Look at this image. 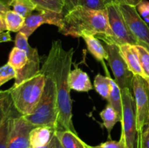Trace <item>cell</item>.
<instances>
[{
    "mask_svg": "<svg viewBox=\"0 0 149 148\" xmlns=\"http://www.w3.org/2000/svg\"><path fill=\"white\" fill-rule=\"evenodd\" d=\"M74 48L65 50L60 40L54 41L40 72L53 80L57 91L58 118L56 131L66 130L78 134L72 121V103L68 85Z\"/></svg>",
    "mask_w": 149,
    "mask_h": 148,
    "instance_id": "cell-1",
    "label": "cell"
},
{
    "mask_svg": "<svg viewBox=\"0 0 149 148\" xmlns=\"http://www.w3.org/2000/svg\"><path fill=\"white\" fill-rule=\"evenodd\" d=\"M58 31L63 35L73 37H81L88 34L96 38H113L106 10H93L80 5L64 14L62 27Z\"/></svg>",
    "mask_w": 149,
    "mask_h": 148,
    "instance_id": "cell-2",
    "label": "cell"
},
{
    "mask_svg": "<svg viewBox=\"0 0 149 148\" xmlns=\"http://www.w3.org/2000/svg\"><path fill=\"white\" fill-rule=\"evenodd\" d=\"M46 77L42 73L9 89L13 105L21 115H28L39 103L45 89Z\"/></svg>",
    "mask_w": 149,
    "mask_h": 148,
    "instance_id": "cell-3",
    "label": "cell"
},
{
    "mask_svg": "<svg viewBox=\"0 0 149 148\" xmlns=\"http://www.w3.org/2000/svg\"><path fill=\"white\" fill-rule=\"evenodd\" d=\"M45 77V89L39 103L30 115L23 116L32 126H49L57 130L59 112L56 87L53 80Z\"/></svg>",
    "mask_w": 149,
    "mask_h": 148,
    "instance_id": "cell-4",
    "label": "cell"
},
{
    "mask_svg": "<svg viewBox=\"0 0 149 148\" xmlns=\"http://www.w3.org/2000/svg\"><path fill=\"white\" fill-rule=\"evenodd\" d=\"M122 100V117L121 120V142L127 148H136L138 132L136 128V108L133 93L129 89L121 90Z\"/></svg>",
    "mask_w": 149,
    "mask_h": 148,
    "instance_id": "cell-5",
    "label": "cell"
},
{
    "mask_svg": "<svg viewBox=\"0 0 149 148\" xmlns=\"http://www.w3.org/2000/svg\"><path fill=\"white\" fill-rule=\"evenodd\" d=\"M104 47L109 55L108 61L113 75L114 81L120 89H129L132 91V78L134 74L128 68L121 54L119 44L115 42H104Z\"/></svg>",
    "mask_w": 149,
    "mask_h": 148,
    "instance_id": "cell-6",
    "label": "cell"
},
{
    "mask_svg": "<svg viewBox=\"0 0 149 148\" xmlns=\"http://www.w3.org/2000/svg\"><path fill=\"white\" fill-rule=\"evenodd\" d=\"M106 10L108 23L113 35V38L109 39H113L118 44L138 45V41L130 30L119 8V4L115 1H111L108 4Z\"/></svg>",
    "mask_w": 149,
    "mask_h": 148,
    "instance_id": "cell-7",
    "label": "cell"
},
{
    "mask_svg": "<svg viewBox=\"0 0 149 148\" xmlns=\"http://www.w3.org/2000/svg\"><path fill=\"white\" fill-rule=\"evenodd\" d=\"M132 93L136 108V128L138 133L149 124V83L140 75L132 78Z\"/></svg>",
    "mask_w": 149,
    "mask_h": 148,
    "instance_id": "cell-8",
    "label": "cell"
},
{
    "mask_svg": "<svg viewBox=\"0 0 149 148\" xmlns=\"http://www.w3.org/2000/svg\"><path fill=\"white\" fill-rule=\"evenodd\" d=\"M15 44L16 47L26 51L29 58L28 63L25 68L16 72L15 81L13 86H17L40 73V57L38 54L37 49L29 45L28 38L20 31L17 32L16 34Z\"/></svg>",
    "mask_w": 149,
    "mask_h": 148,
    "instance_id": "cell-9",
    "label": "cell"
},
{
    "mask_svg": "<svg viewBox=\"0 0 149 148\" xmlns=\"http://www.w3.org/2000/svg\"><path fill=\"white\" fill-rule=\"evenodd\" d=\"M119 4V3H118ZM124 18L138 44L149 46V23L141 17L136 7L119 4Z\"/></svg>",
    "mask_w": 149,
    "mask_h": 148,
    "instance_id": "cell-10",
    "label": "cell"
},
{
    "mask_svg": "<svg viewBox=\"0 0 149 148\" xmlns=\"http://www.w3.org/2000/svg\"><path fill=\"white\" fill-rule=\"evenodd\" d=\"M34 127L21 115L15 116L11 123L7 148H29V133Z\"/></svg>",
    "mask_w": 149,
    "mask_h": 148,
    "instance_id": "cell-11",
    "label": "cell"
},
{
    "mask_svg": "<svg viewBox=\"0 0 149 148\" xmlns=\"http://www.w3.org/2000/svg\"><path fill=\"white\" fill-rule=\"evenodd\" d=\"M36 14L32 13L26 18L25 24L20 32L29 38L38 28L43 24H50L57 26L58 29L62 27L64 13H58L47 10L37 11Z\"/></svg>",
    "mask_w": 149,
    "mask_h": 148,
    "instance_id": "cell-12",
    "label": "cell"
},
{
    "mask_svg": "<svg viewBox=\"0 0 149 148\" xmlns=\"http://www.w3.org/2000/svg\"><path fill=\"white\" fill-rule=\"evenodd\" d=\"M15 112L17 111L13 105L8 89L0 104V148H7L11 123L16 115Z\"/></svg>",
    "mask_w": 149,
    "mask_h": 148,
    "instance_id": "cell-13",
    "label": "cell"
},
{
    "mask_svg": "<svg viewBox=\"0 0 149 148\" xmlns=\"http://www.w3.org/2000/svg\"><path fill=\"white\" fill-rule=\"evenodd\" d=\"M121 54L125 59L128 68L134 75H140L144 78V74L140 63L139 55L136 45L130 44H119Z\"/></svg>",
    "mask_w": 149,
    "mask_h": 148,
    "instance_id": "cell-14",
    "label": "cell"
},
{
    "mask_svg": "<svg viewBox=\"0 0 149 148\" xmlns=\"http://www.w3.org/2000/svg\"><path fill=\"white\" fill-rule=\"evenodd\" d=\"M55 129L49 126H35L29 133V148L46 146L55 135Z\"/></svg>",
    "mask_w": 149,
    "mask_h": 148,
    "instance_id": "cell-15",
    "label": "cell"
},
{
    "mask_svg": "<svg viewBox=\"0 0 149 148\" xmlns=\"http://www.w3.org/2000/svg\"><path fill=\"white\" fill-rule=\"evenodd\" d=\"M68 85L71 89L79 92H88L93 87L88 74L80 68L71 71L68 75Z\"/></svg>",
    "mask_w": 149,
    "mask_h": 148,
    "instance_id": "cell-16",
    "label": "cell"
},
{
    "mask_svg": "<svg viewBox=\"0 0 149 148\" xmlns=\"http://www.w3.org/2000/svg\"><path fill=\"white\" fill-rule=\"evenodd\" d=\"M81 38L85 41L87 46V49H88L89 52L93 55V57L97 61H99L104 66L106 74L109 75V72L107 70V68H106V65L104 63L105 59H107L108 60L109 55H108L104 46L100 43L98 39L96 38L95 36H93V35L84 34L83 36H81Z\"/></svg>",
    "mask_w": 149,
    "mask_h": 148,
    "instance_id": "cell-17",
    "label": "cell"
},
{
    "mask_svg": "<svg viewBox=\"0 0 149 148\" xmlns=\"http://www.w3.org/2000/svg\"><path fill=\"white\" fill-rule=\"evenodd\" d=\"M55 135L63 148H87L88 145L70 131H55Z\"/></svg>",
    "mask_w": 149,
    "mask_h": 148,
    "instance_id": "cell-18",
    "label": "cell"
},
{
    "mask_svg": "<svg viewBox=\"0 0 149 148\" xmlns=\"http://www.w3.org/2000/svg\"><path fill=\"white\" fill-rule=\"evenodd\" d=\"M100 118L103 120V126L107 130L109 136H111V132L116 123L121 121V118L116 110L113 108L110 103H108L100 113Z\"/></svg>",
    "mask_w": 149,
    "mask_h": 148,
    "instance_id": "cell-19",
    "label": "cell"
},
{
    "mask_svg": "<svg viewBox=\"0 0 149 148\" xmlns=\"http://www.w3.org/2000/svg\"><path fill=\"white\" fill-rule=\"evenodd\" d=\"M29 58L26 51L15 46L10 52L7 63L10 64L16 72L21 71L28 63Z\"/></svg>",
    "mask_w": 149,
    "mask_h": 148,
    "instance_id": "cell-20",
    "label": "cell"
},
{
    "mask_svg": "<svg viewBox=\"0 0 149 148\" xmlns=\"http://www.w3.org/2000/svg\"><path fill=\"white\" fill-rule=\"evenodd\" d=\"M112 78L109 75L107 76L98 73L94 79V87L96 91L105 100H109L112 90Z\"/></svg>",
    "mask_w": 149,
    "mask_h": 148,
    "instance_id": "cell-21",
    "label": "cell"
},
{
    "mask_svg": "<svg viewBox=\"0 0 149 148\" xmlns=\"http://www.w3.org/2000/svg\"><path fill=\"white\" fill-rule=\"evenodd\" d=\"M8 4L13 7V11L25 18L31 15L36 10V5L33 0H10Z\"/></svg>",
    "mask_w": 149,
    "mask_h": 148,
    "instance_id": "cell-22",
    "label": "cell"
},
{
    "mask_svg": "<svg viewBox=\"0 0 149 148\" xmlns=\"http://www.w3.org/2000/svg\"><path fill=\"white\" fill-rule=\"evenodd\" d=\"M36 5V11L47 10L58 13H64L66 0H33Z\"/></svg>",
    "mask_w": 149,
    "mask_h": 148,
    "instance_id": "cell-23",
    "label": "cell"
},
{
    "mask_svg": "<svg viewBox=\"0 0 149 148\" xmlns=\"http://www.w3.org/2000/svg\"><path fill=\"white\" fill-rule=\"evenodd\" d=\"M4 21L7 26V30L17 33L23 28L26 18L19 15L18 13L10 10L6 14Z\"/></svg>",
    "mask_w": 149,
    "mask_h": 148,
    "instance_id": "cell-24",
    "label": "cell"
},
{
    "mask_svg": "<svg viewBox=\"0 0 149 148\" xmlns=\"http://www.w3.org/2000/svg\"><path fill=\"white\" fill-rule=\"evenodd\" d=\"M112 83V90L111 91L110 97L109 99V103H110L111 105L113 107L116 111V113L119 114L122 120V92L121 89L117 85L114 80H111ZM121 122V121H120Z\"/></svg>",
    "mask_w": 149,
    "mask_h": 148,
    "instance_id": "cell-25",
    "label": "cell"
},
{
    "mask_svg": "<svg viewBox=\"0 0 149 148\" xmlns=\"http://www.w3.org/2000/svg\"><path fill=\"white\" fill-rule=\"evenodd\" d=\"M139 55L140 63L144 74V78L149 83V52L145 46L141 44L136 45Z\"/></svg>",
    "mask_w": 149,
    "mask_h": 148,
    "instance_id": "cell-26",
    "label": "cell"
},
{
    "mask_svg": "<svg viewBox=\"0 0 149 148\" xmlns=\"http://www.w3.org/2000/svg\"><path fill=\"white\" fill-rule=\"evenodd\" d=\"M114 0H79V5L96 10H106L108 4Z\"/></svg>",
    "mask_w": 149,
    "mask_h": 148,
    "instance_id": "cell-27",
    "label": "cell"
},
{
    "mask_svg": "<svg viewBox=\"0 0 149 148\" xmlns=\"http://www.w3.org/2000/svg\"><path fill=\"white\" fill-rule=\"evenodd\" d=\"M16 71L10 64L0 67V86L13 78H15Z\"/></svg>",
    "mask_w": 149,
    "mask_h": 148,
    "instance_id": "cell-28",
    "label": "cell"
},
{
    "mask_svg": "<svg viewBox=\"0 0 149 148\" xmlns=\"http://www.w3.org/2000/svg\"><path fill=\"white\" fill-rule=\"evenodd\" d=\"M136 148H149V124L144 127L141 133H138Z\"/></svg>",
    "mask_w": 149,
    "mask_h": 148,
    "instance_id": "cell-29",
    "label": "cell"
},
{
    "mask_svg": "<svg viewBox=\"0 0 149 148\" xmlns=\"http://www.w3.org/2000/svg\"><path fill=\"white\" fill-rule=\"evenodd\" d=\"M140 15L146 23H149V1L143 0L136 7Z\"/></svg>",
    "mask_w": 149,
    "mask_h": 148,
    "instance_id": "cell-30",
    "label": "cell"
},
{
    "mask_svg": "<svg viewBox=\"0 0 149 148\" xmlns=\"http://www.w3.org/2000/svg\"><path fill=\"white\" fill-rule=\"evenodd\" d=\"M93 148H127L125 144L119 141L109 140L101 143L100 145L94 146Z\"/></svg>",
    "mask_w": 149,
    "mask_h": 148,
    "instance_id": "cell-31",
    "label": "cell"
},
{
    "mask_svg": "<svg viewBox=\"0 0 149 148\" xmlns=\"http://www.w3.org/2000/svg\"><path fill=\"white\" fill-rule=\"evenodd\" d=\"M77 6H79V0H66L65 10H64V14L66 12L72 10V9L77 7Z\"/></svg>",
    "mask_w": 149,
    "mask_h": 148,
    "instance_id": "cell-32",
    "label": "cell"
},
{
    "mask_svg": "<svg viewBox=\"0 0 149 148\" xmlns=\"http://www.w3.org/2000/svg\"><path fill=\"white\" fill-rule=\"evenodd\" d=\"M10 7L8 4H5V3L0 1V17L4 19L7 12L10 10Z\"/></svg>",
    "mask_w": 149,
    "mask_h": 148,
    "instance_id": "cell-33",
    "label": "cell"
},
{
    "mask_svg": "<svg viewBox=\"0 0 149 148\" xmlns=\"http://www.w3.org/2000/svg\"><path fill=\"white\" fill-rule=\"evenodd\" d=\"M114 1L119 4H128L133 7H137L143 0H114Z\"/></svg>",
    "mask_w": 149,
    "mask_h": 148,
    "instance_id": "cell-34",
    "label": "cell"
},
{
    "mask_svg": "<svg viewBox=\"0 0 149 148\" xmlns=\"http://www.w3.org/2000/svg\"><path fill=\"white\" fill-rule=\"evenodd\" d=\"M12 41V37L10 36V31H6L0 33V43L3 42H8Z\"/></svg>",
    "mask_w": 149,
    "mask_h": 148,
    "instance_id": "cell-35",
    "label": "cell"
},
{
    "mask_svg": "<svg viewBox=\"0 0 149 148\" xmlns=\"http://www.w3.org/2000/svg\"><path fill=\"white\" fill-rule=\"evenodd\" d=\"M5 30H7V26H6L4 19L0 17V33L4 32Z\"/></svg>",
    "mask_w": 149,
    "mask_h": 148,
    "instance_id": "cell-36",
    "label": "cell"
},
{
    "mask_svg": "<svg viewBox=\"0 0 149 148\" xmlns=\"http://www.w3.org/2000/svg\"><path fill=\"white\" fill-rule=\"evenodd\" d=\"M55 135H54L52 140L49 142V143L48 144V145H47L46 146L42 147H40V148H55Z\"/></svg>",
    "mask_w": 149,
    "mask_h": 148,
    "instance_id": "cell-37",
    "label": "cell"
},
{
    "mask_svg": "<svg viewBox=\"0 0 149 148\" xmlns=\"http://www.w3.org/2000/svg\"><path fill=\"white\" fill-rule=\"evenodd\" d=\"M55 148H63V147L61 145V144L60 143V142L58 141V138L56 137V136H55Z\"/></svg>",
    "mask_w": 149,
    "mask_h": 148,
    "instance_id": "cell-38",
    "label": "cell"
},
{
    "mask_svg": "<svg viewBox=\"0 0 149 148\" xmlns=\"http://www.w3.org/2000/svg\"><path fill=\"white\" fill-rule=\"evenodd\" d=\"M3 92H4V91H0V98H1V97L2 96Z\"/></svg>",
    "mask_w": 149,
    "mask_h": 148,
    "instance_id": "cell-39",
    "label": "cell"
},
{
    "mask_svg": "<svg viewBox=\"0 0 149 148\" xmlns=\"http://www.w3.org/2000/svg\"><path fill=\"white\" fill-rule=\"evenodd\" d=\"M87 148H93V146H90V145H88V147Z\"/></svg>",
    "mask_w": 149,
    "mask_h": 148,
    "instance_id": "cell-40",
    "label": "cell"
}]
</instances>
